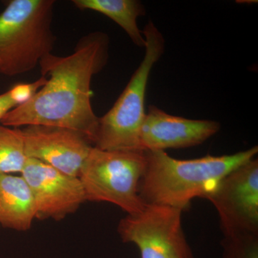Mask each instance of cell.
Instances as JSON below:
<instances>
[{"instance_id": "cell-1", "label": "cell", "mask_w": 258, "mask_h": 258, "mask_svg": "<svg viewBox=\"0 0 258 258\" xmlns=\"http://www.w3.org/2000/svg\"><path fill=\"white\" fill-rule=\"evenodd\" d=\"M109 46L106 32H91L80 39L71 55L45 56L39 66L46 83L29 101L8 112L0 124L72 129L94 145L99 117L91 105V81L108 63Z\"/></svg>"}, {"instance_id": "cell-2", "label": "cell", "mask_w": 258, "mask_h": 258, "mask_svg": "<svg viewBox=\"0 0 258 258\" xmlns=\"http://www.w3.org/2000/svg\"><path fill=\"white\" fill-rule=\"evenodd\" d=\"M257 153L254 146L235 154L182 160L162 151H146L147 165L139 195L146 205H164L183 212L194 199H206L227 174Z\"/></svg>"}, {"instance_id": "cell-3", "label": "cell", "mask_w": 258, "mask_h": 258, "mask_svg": "<svg viewBox=\"0 0 258 258\" xmlns=\"http://www.w3.org/2000/svg\"><path fill=\"white\" fill-rule=\"evenodd\" d=\"M54 0H11L0 13V74L13 77L52 53Z\"/></svg>"}, {"instance_id": "cell-4", "label": "cell", "mask_w": 258, "mask_h": 258, "mask_svg": "<svg viewBox=\"0 0 258 258\" xmlns=\"http://www.w3.org/2000/svg\"><path fill=\"white\" fill-rule=\"evenodd\" d=\"M145 54L113 106L98 119L93 147L104 151H140V132L147 111L146 94L151 71L165 51V39L149 21L142 30Z\"/></svg>"}, {"instance_id": "cell-5", "label": "cell", "mask_w": 258, "mask_h": 258, "mask_svg": "<svg viewBox=\"0 0 258 258\" xmlns=\"http://www.w3.org/2000/svg\"><path fill=\"white\" fill-rule=\"evenodd\" d=\"M146 165L145 152L93 147L79 175L86 201L113 204L127 215L142 212L146 205L139 189Z\"/></svg>"}, {"instance_id": "cell-6", "label": "cell", "mask_w": 258, "mask_h": 258, "mask_svg": "<svg viewBox=\"0 0 258 258\" xmlns=\"http://www.w3.org/2000/svg\"><path fill=\"white\" fill-rule=\"evenodd\" d=\"M118 233L125 243L137 246L141 258H195L182 225V211L147 205L120 220Z\"/></svg>"}, {"instance_id": "cell-7", "label": "cell", "mask_w": 258, "mask_h": 258, "mask_svg": "<svg viewBox=\"0 0 258 258\" xmlns=\"http://www.w3.org/2000/svg\"><path fill=\"white\" fill-rule=\"evenodd\" d=\"M216 209L224 237L258 235V159L227 174L207 197Z\"/></svg>"}, {"instance_id": "cell-8", "label": "cell", "mask_w": 258, "mask_h": 258, "mask_svg": "<svg viewBox=\"0 0 258 258\" xmlns=\"http://www.w3.org/2000/svg\"><path fill=\"white\" fill-rule=\"evenodd\" d=\"M20 175L35 204V220L60 221L86 202L79 177L69 175L34 159H28Z\"/></svg>"}, {"instance_id": "cell-9", "label": "cell", "mask_w": 258, "mask_h": 258, "mask_svg": "<svg viewBox=\"0 0 258 258\" xmlns=\"http://www.w3.org/2000/svg\"><path fill=\"white\" fill-rule=\"evenodd\" d=\"M25 154L69 175L79 177L93 145L76 131L51 125L22 128Z\"/></svg>"}, {"instance_id": "cell-10", "label": "cell", "mask_w": 258, "mask_h": 258, "mask_svg": "<svg viewBox=\"0 0 258 258\" xmlns=\"http://www.w3.org/2000/svg\"><path fill=\"white\" fill-rule=\"evenodd\" d=\"M220 128L215 120L176 116L150 105L141 128V150L164 152L197 147L218 133Z\"/></svg>"}, {"instance_id": "cell-11", "label": "cell", "mask_w": 258, "mask_h": 258, "mask_svg": "<svg viewBox=\"0 0 258 258\" xmlns=\"http://www.w3.org/2000/svg\"><path fill=\"white\" fill-rule=\"evenodd\" d=\"M35 220V204L23 176L0 175V229L25 232Z\"/></svg>"}, {"instance_id": "cell-12", "label": "cell", "mask_w": 258, "mask_h": 258, "mask_svg": "<svg viewBox=\"0 0 258 258\" xmlns=\"http://www.w3.org/2000/svg\"><path fill=\"white\" fill-rule=\"evenodd\" d=\"M81 10H91L108 17L124 30L134 45L145 47V39L137 20L146 14V8L137 0H73Z\"/></svg>"}, {"instance_id": "cell-13", "label": "cell", "mask_w": 258, "mask_h": 258, "mask_svg": "<svg viewBox=\"0 0 258 258\" xmlns=\"http://www.w3.org/2000/svg\"><path fill=\"white\" fill-rule=\"evenodd\" d=\"M28 159L21 128L0 124V175L21 174Z\"/></svg>"}, {"instance_id": "cell-14", "label": "cell", "mask_w": 258, "mask_h": 258, "mask_svg": "<svg viewBox=\"0 0 258 258\" xmlns=\"http://www.w3.org/2000/svg\"><path fill=\"white\" fill-rule=\"evenodd\" d=\"M221 244L223 258H258V235L224 237Z\"/></svg>"}, {"instance_id": "cell-15", "label": "cell", "mask_w": 258, "mask_h": 258, "mask_svg": "<svg viewBox=\"0 0 258 258\" xmlns=\"http://www.w3.org/2000/svg\"><path fill=\"white\" fill-rule=\"evenodd\" d=\"M18 106L10 91L0 94V120L8 112Z\"/></svg>"}]
</instances>
